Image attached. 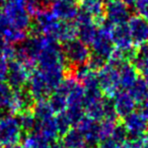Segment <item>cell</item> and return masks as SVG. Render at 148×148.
Here are the masks:
<instances>
[{"label":"cell","mask_w":148,"mask_h":148,"mask_svg":"<svg viewBox=\"0 0 148 148\" xmlns=\"http://www.w3.org/2000/svg\"><path fill=\"white\" fill-rule=\"evenodd\" d=\"M97 27L99 29L97 37L91 44L93 54L103 58L105 60H109L113 52L115 51V46L112 40V31L114 25L108 21H103V23H101Z\"/></svg>","instance_id":"cell-1"},{"label":"cell","mask_w":148,"mask_h":148,"mask_svg":"<svg viewBox=\"0 0 148 148\" xmlns=\"http://www.w3.org/2000/svg\"><path fill=\"white\" fill-rule=\"evenodd\" d=\"M23 129L19 121L14 116L0 118V146L10 147L19 143Z\"/></svg>","instance_id":"cell-2"},{"label":"cell","mask_w":148,"mask_h":148,"mask_svg":"<svg viewBox=\"0 0 148 148\" xmlns=\"http://www.w3.org/2000/svg\"><path fill=\"white\" fill-rule=\"evenodd\" d=\"M97 78L101 90L109 99H113L121 87L119 69L111 64H106L97 71Z\"/></svg>","instance_id":"cell-3"},{"label":"cell","mask_w":148,"mask_h":148,"mask_svg":"<svg viewBox=\"0 0 148 148\" xmlns=\"http://www.w3.org/2000/svg\"><path fill=\"white\" fill-rule=\"evenodd\" d=\"M3 12L7 15L14 27L27 32L31 27V15L25 5L17 3L13 0H7L3 4Z\"/></svg>","instance_id":"cell-4"},{"label":"cell","mask_w":148,"mask_h":148,"mask_svg":"<svg viewBox=\"0 0 148 148\" xmlns=\"http://www.w3.org/2000/svg\"><path fill=\"white\" fill-rule=\"evenodd\" d=\"M62 50H63L66 61L72 66H76V67L85 65L91 56V53L86 44L76 39L64 43Z\"/></svg>","instance_id":"cell-5"},{"label":"cell","mask_w":148,"mask_h":148,"mask_svg":"<svg viewBox=\"0 0 148 148\" xmlns=\"http://www.w3.org/2000/svg\"><path fill=\"white\" fill-rule=\"evenodd\" d=\"M112 40L116 49L125 53L126 57L129 61L133 60L137 51L134 48V43L130 34L127 23L125 25H114L112 31Z\"/></svg>","instance_id":"cell-6"},{"label":"cell","mask_w":148,"mask_h":148,"mask_svg":"<svg viewBox=\"0 0 148 148\" xmlns=\"http://www.w3.org/2000/svg\"><path fill=\"white\" fill-rule=\"evenodd\" d=\"M77 25V37L81 42L90 46L93 43L97 34V25L93 17L87 13L80 11L77 14L76 18L74 19Z\"/></svg>","instance_id":"cell-7"},{"label":"cell","mask_w":148,"mask_h":148,"mask_svg":"<svg viewBox=\"0 0 148 148\" xmlns=\"http://www.w3.org/2000/svg\"><path fill=\"white\" fill-rule=\"evenodd\" d=\"M32 71L21 61L14 59L9 62L8 75H7V82L11 85L13 89H21L29 83Z\"/></svg>","instance_id":"cell-8"},{"label":"cell","mask_w":148,"mask_h":148,"mask_svg":"<svg viewBox=\"0 0 148 148\" xmlns=\"http://www.w3.org/2000/svg\"><path fill=\"white\" fill-rule=\"evenodd\" d=\"M27 38V32L13 27L7 15L0 10V42L13 45L23 43Z\"/></svg>","instance_id":"cell-9"},{"label":"cell","mask_w":148,"mask_h":148,"mask_svg":"<svg viewBox=\"0 0 148 148\" xmlns=\"http://www.w3.org/2000/svg\"><path fill=\"white\" fill-rule=\"evenodd\" d=\"M133 43L137 47L148 44V19L143 15L130 16L127 23Z\"/></svg>","instance_id":"cell-10"},{"label":"cell","mask_w":148,"mask_h":148,"mask_svg":"<svg viewBox=\"0 0 148 148\" xmlns=\"http://www.w3.org/2000/svg\"><path fill=\"white\" fill-rule=\"evenodd\" d=\"M105 12L107 21L114 25H125L130 18L128 5L121 0H113L107 3Z\"/></svg>","instance_id":"cell-11"},{"label":"cell","mask_w":148,"mask_h":148,"mask_svg":"<svg viewBox=\"0 0 148 148\" xmlns=\"http://www.w3.org/2000/svg\"><path fill=\"white\" fill-rule=\"evenodd\" d=\"M27 90H29V92L31 93V95L35 101L47 99L53 92L51 87L49 86L48 82L46 81V79L44 78L43 74L38 69L35 70L29 77Z\"/></svg>","instance_id":"cell-12"},{"label":"cell","mask_w":148,"mask_h":148,"mask_svg":"<svg viewBox=\"0 0 148 148\" xmlns=\"http://www.w3.org/2000/svg\"><path fill=\"white\" fill-rule=\"evenodd\" d=\"M124 126L128 134L134 139L141 137L148 131V119L142 115L141 112H133L124 118Z\"/></svg>","instance_id":"cell-13"},{"label":"cell","mask_w":148,"mask_h":148,"mask_svg":"<svg viewBox=\"0 0 148 148\" xmlns=\"http://www.w3.org/2000/svg\"><path fill=\"white\" fill-rule=\"evenodd\" d=\"M76 128L83 134L86 141V147L97 148L101 141L99 124L88 117H84L78 124Z\"/></svg>","instance_id":"cell-14"},{"label":"cell","mask_w":148,"mask_h":148,"mask_svg":"<svg viewBox=\"0 0 148 148\" xmlns=\"http://www.w3.org/2000/svg\"><path fill=\"white\" fill-rule=\"evenodd\" d=\"M113 99H114L113 103L118 117H121L124 119L125 117H127L128 115H130V114H132L135 111L136 103L137 101L130 95L129 91L119 90Z\"/></svg>","instance_id":"cell-15"},{"label":"cell","mask_w":148,"mask_h":148,"mask_svg":"<svg viewBox=\"0 0 148 148\" xmlns=\"http://www.w3.org/2000/svg\"><path fill=\"white\" fill-rule=\"evenodd\" d=\"M51 11L59 21H73L76 18L79 12L75 3L67 2L64 0H53V3L51 4Z\"/></svg>","instance_id":"cell-16"},{"label":"cell","mask_w":148,"mask_h":148,"mask_svg":"<svg viewBox=\"0 0 148 148\" xmlns=\"http://www.w3.org/2000/svg\"><path fill=\"white\" fill-rule=\"evenodd\" d=\"M79 2H80L81 11L93 17L97 27L101 23H103L105 18L103 15L106 10L103 0H80Z\"/></svg>","instance_id":"cell-17"},{"label":"cell","mask_w":148,"mask_h":148,"mask_svg":"<svg viewBox=\"0 0 148 148\" xmlns=\"http://www.w3.org/2000/svg\"><path fill=\"white\" fill-rule=\"evenodd\" d=\"M119 75H120V84L124 89L129 90L131 86L136 82L139 76H138V70L133 64L125 62L119 67Z\"/></svg>","instance_id":"cell-18"},{"label":"cell","mask_w":148,"mask_h":148,"mask_svg":"<svg viewBox=\"0 0 148 148\" xmlns=\"http://www.w3.org/2000/svg\"><path fill=\"white\" fill-rule=\"evenodd\" d=\"M61 143L63 148H85L86 141L83 134L77 128L70 129L63 134Z\"/></svg>","instance_id":"cell-19"},{"label":"cell","mask_w":148,"mask_h":148,"mask_svg":"<svg viewBox=\"0 0 148 148\" xmlns=\"http://www.w3.org/2000/svg\"><path fill=\"white\" fill-rule=\"evenodd\" d=\"M36 130L39 131L42 135H44L52 142L56 141V139L60 134L57 120H56V118H54V116L43 120V121H38Z\"/></svg>","instance_id":"cell-20"},{"label":"cell","mask_w":148,"mask_h":148,"mask_svg":"<svg viewBox=\"0 0 148 148\" xmlns=\"http://www.w3.org/2000/svg\"><path fill=\"white\" fill-rule=\"evenodd\" d=\"M14 97V89L6 80L0 81V111H9Z\"/></svg>","instance_id":"cell-21"},{"label":"cell","mask_w":148,"mask_h":148,"mask_svg":"<svg viewBox=\"0 0 148 148\" xmlns=\"http://www.w3.org/2000/svg\"><path fill=\"white\" fill-rule=\"evenodd\" d=\"M52 143L53 142L50 141L44 135H42L39 131L35 130V131L27 134L23 145L27 148H50Z\"/></svg>","instance_id":"cell-22"},{"label":"cell","mask_w":148,"mask_h":148,"mask_svg":"<svg viewBox=\"0 0 148 148\" xmlns=\"http://www.w3.org/2000/svg\"><path fill=\"white\" fill-rule=\"evenodd\" d=\"M84 110L86 117L92 119L93 121L99 122L105 119V107L103 99L84 103Z\"/></svg>","instance_id":"cell-23"},{"label":"cell","mask_w":148,"mask_h":148,"mask_svg":"<svg viewBox=\"0 0 148 148\" xmlns=\"http://www.w3.org/2000/svg\"><path fill=\"white\" fill-rule=\"evenodd\" d=\"M77 34L78 31H77L76 23L71 21H62L57 36V41L63 42V43L73 41L77 38Z\"/></svg>","instance_id":"cell-24"},{"label":"cell","mask_w":148,"mask_h":148,"mask_svg":"<svg viewBox=\"0 0 148 148\" xmlns=\"http://www.w3.org/2000/svg\"><path fill=\"white\" fill-rule=\"evenodd\" d=\"M33 112L35 117L37 118V121H43L48 118H51L54 116V111L52 109V106L49 101L46 99L36 101L35 105L33 107Z\"/></svg>","instance_id":"cell-25"},{"label":"cell","mask_w":148,"mask_h":148,"mask_svg":"<svg viewBox=\"0 0 148 148\" xmlns=\"http://www.w3.org/2000/svg\"><path fill=\"white\" fill-rule=\"evenodd\" d=\"M17 119L19 121L23 132H25L27 134H29L36 130L38 121H37V118L34 115L33 109L27 110V111H25L23 113L18 114L17 115Z\"/></svg>","instance_id":"cell-26"},{"label":"cell","mask_w":148,"mask_h":148,"mask_svg":"<svg viewBox=\"0 0 148 148\" xmlns=\"http://www.w3.org/2000/svg\"><path fill=\"white\" fill-rule=\"evenodd\" d=\"M129 92L137 103H143L148 95V86L144 79L138 78L129 89Z\"/></svg>","instance_id":"cell-27"},{"label":"cell","mask_w":148,"mask_h":148,"mask_svg":"<svg viewBox=\"0 0 148 148\" xmlns=\"http://www.w3.org/2000/svg\"><path fill=\"white\" fill-rule=\"evenodd\" d=\"M132 61L138 71L145 72L148 70V44L139 47V51H137Z\"/></svg>","instance_id":"cell-28"},{"label":"cell","mask_w":148,"mask_h":148,"mask_svg":"<svg viewBox=\"0 0 148 148\" xmlns=\"http://www.w3.org/2000/svg\"><path fill=\"white\" fill-rule=\"evenodd\" d=\"M117 121L116 120H110V119H103V121L99 125V136L101 139H108L111 138L117 127Z\"/></svg>","instance_id":"cell-29"},{"label":"cell","mask_w":148,"mask_h":148,"mask_svg":"<svg viewBox=\"0 0 148 148\" xmlns=\"http://www.w3.org/2000/svg\"><path fill=\"white\" fill-rule=\"evenodd\" d=\"M56 120H57L60 134H65L68 130H70V126L72 125V123L69 120V118L67 117V115L65 114V112L61 114H58V116L56 117Z\"/></svg>","instance_id":"cell-30"},{"label":"cell","mask_w":148,"mask_h":148,"mask_svg":"<svg viewBox=\"0 0 148 148\" xmlns=\"http://www.w3.org/2000/svg\"><path fill=\"white\" fill-rule=\"evenodd\" d=\"M128 132L126 130L125 126L124 125H117L115 131H114L113 135L111 138H113L117 143H122V142L127 140Z\"/></svg>","instance_id":"cell-31"},{"label":"cell","mask_w":148,"mask_h":148,"mask_svg":"<svg viewBox=\"0 0 148 148\" xmlns=\"http://www.w3.org/2000/svg\"><path fill=\"white\" fill-rule=\"evenodd\" d=\"M87 63H88L87 65H88V67L90 68V69L95 70V71H99V69H101V68L106 65V60L103 59V58L99 57V56H97V55H95V54H92Z\"/></svg>","instance_id":"cell-32"},{"label":"cell","mask_w":148,"mask_h":148,"mask_svg":"<svg viewBox=\"0 0 148 148\" xmlns=\"http://www.w3.org/2000/svg\"><path fill=\"white\" fill-rule=\"evenodd\" d=\"M8 66H9V62L3 57L2 54L0 53V81H4L7 79Z\"/></svg>","instance_id":"cell-33"},{"label":"cell","mask_w":148,"mask_h":148,"mask_svg":"<svg viewBox=\"0 0 148 148\" xmlns=\"http://www.w3.org/2000/svg\"><path fill=\"white\" fill-rule=\"evenodd\" d=\"M118 145L119 143H117L113 138H108L99 142L97 148H118Z\"/></svg>","instance_id":"cell-34"},{"label":"cell","mask_w":148,"mask_h":148,"mask_svg":"<svg viewBox=\"0 0 148 148\" xmlns=\"http://www.w3.org/2000/svg\"><path fill=\"white\" fill-rule=\"evenodd\" d=\"M134 7H135L136 10H137L140 14L143 15L144 13H145L146 9L148 8V0H136Z\"/></svg>","instance_id":"cell-35"},{"label":"cell","mask_w":148,"mask_h":148,"mask_svg":"<svg viewBox=\"0 0 148 148\" xmlns=\"http://www.w3.org/2000/svg\"><path fill=\"white\" fill-rule=\"evenodd\" d=\"M137 139L142 148H148V131L146 133H144L141 137L137 138Z\"/></svg>","instance_id":"cell-36"},{"label":"cell","mask_w":148,"mask_h":148,"mask_svg":"<svg viewBox=\"0 0 148 148\" xmlns=\"http://www.w3.org/2000/svg\"><path fill=\"white\" fill-rule=\"evenodd\" d=\"M142 103V106H141L140 112H141L142 115H143L144 117L148 119V95H147V97L144 99L143 103Z\"/></svg>","instance_id":"cell-37"},{"label":"cell","mask_w":148,"mask_h":148,"mask_svg":"<svg viewBox=\"0 0 148 148\" xmlns=\"http://www.w3.org/2000/svg\"><path fill=\"white\" fill-rule=\"evenodd\" d=\"M118 148H132V141L126 140V141L122 142V143H119Z\"/></svg>","instance_id":"cell-38"},{"label":"cell","mask_w":148,"mask_h":148,"mask_svg":"<svg viewBox=\"0 0 148 148\" xmlns=\"http://www.w3.org/2000/svg\"><path fill=\"white\" fill-rule=\"evenodd\" d=\"M121 1H123L125 4H127L128 6H134L135 5V2L136 0H121Z\"/></svg>","instance_id":"cell-39"},{"label":"cell","mask_w":148,"mask_h":148,"mask_svg":"<svg viewBox=\"0 0 148 148\" xmlns=\"http://www.w3.org/2000/svg\"><path fill=\"white\" fill-rule=\"evenodd\" d=\"M132 148H142L141 145L139 144V142H138V139H134L132 141Z\"/></svg>","instance_id":"cell-40"},{"label":"cell","mask_w":148,"mask_h":148,"mask_svg":"<svg viewBox=\"0 0 148 148\" xmlns=\"http://www.w3.org/2000/svg\"><path fill=\"white\" fill-rule=\"evenodd\" d=\"M143 79H144V81H145V83L147 84V86H148V70H146L145 72H143Z\"/></svg>","instance_id":"cell-41"},{"label":"cell","mask_w":148,"mask_h":148,"mask_svg":"<svg viewBox=\"0 0 148 148\" xmlns=\"http://www.w3.org/2000/svg\"><path fill=\"white\" fill-rule=\"evenodd\" d=\"M13 1H15V2H17V3H21V4L27 5V2L29 0H13Z\"/></svg>","instance_id":"cell-42"},{"label":"cell","mask_w":148,"mask_h":148,"mask_svg":"<svg viewBox=\"0 0 148 148\" xmlns=\"http://www.w3.org/2000/svg\"><path fill=\"white\" fill-rule=\"evenodd\" d=\"M5 148H27L25 145H19V144H16V145L10 146V147H5Z\"/></svg>","instance_id":"cell-43"},{"label":"cell","mask_w":148,"mask_h":148,"mask_svg":"<svg viewBox=\"0 0 148 148\" xmlns=\"http://www.w3.org/2000/svg\"><path fill=\"white\" fill-rule=\"evenodd\" d=\"M64 1H67V2H71V3H76L80 0H64Z\"/></svg>","instance_id":"cell-44"},{"label":"cell","mask_w":148,"mask_h":148,"mask_svg":"<svg viewBox=\"0 0 148 148\" xmlns=\"http://www.w3.org/2000/svg\"><path fill=\"white\" fill-rule=\"evenodd\" d=\"M143 16H144V17H146V18L148 19V8L146 9V11H145V13L143 14Z\"/></svg>","instance_id":"cell-45"},{"label":"cell","mask_w":148,"mask_h":148,"mask_svg":"<svg viewBox=\"0 0 148 148\" xmlns=\"http://www.w3.org/2000/svg\"><path fill=\"white\" fill-rule=\"evenodd\" d=\"M6 1H7V0H0V5H1V4H4V3L6 2Z\"/></svg>","instance_id":"cell-46"},{"label":"cell","mask_w":148,"mask_h":148,"mask_svg":"<svg viewBox=\"0 0 148 148\" xmlns=\"http://www.w3.org/2000/svg\"><path fill=\"white\" fill-rule=\"evenodd\" d=\"M103 1H106L107 3H109V2H111V1H113V0H103Z\"/></svg>","instance_id":"cell-47"}]
</instances>
